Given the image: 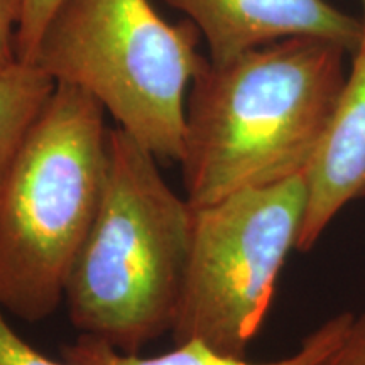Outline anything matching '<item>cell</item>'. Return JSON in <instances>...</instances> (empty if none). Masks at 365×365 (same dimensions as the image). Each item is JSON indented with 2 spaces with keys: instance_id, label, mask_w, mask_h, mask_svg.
Masks as SVG:
<instances>
[{
  "instance_id": "obj_1",
  "label": "cell",
  "mask_w": 365,
  "mask_h": 365,
  "mask_svg": "<svg viewBox=\"0 0 365 365\" xmlns=\"http://www.w3.org/2000/svg\"><path fill=\"white\" fill-rule=\"evenodd\" d=\"M346 56L331 41L291 38L207 59L186 100V200L203 207L304 175L344 88Z\"/></svg>"
},
{
  "instance_id": "obj_2",
  "label": "cell",
  "mask_w": 365,
  "mask_h": 365,
  "mask_svg": "<svg viewBox=\"0 0 365 365\" xmlns=\"http://www.w3.org/2000/svg\"><path fill=\"white\" fill-rule=\"evenodd\" d=\"M195 207L164 181L158 158L108 130L103 195L65 287L80 335L139 354L171 331L188 269Z\"/></svg>"
},
{
  "instance_id": "obj_3",
  "label": "cell",
  "mask_w": 365,
  "mask_h": 365,
  "mask_svg": "<svg viewBox=\"0 0 365 365\" xmlns=\"http://www.w3.org/2000/svg\"><path fill=\"white\" fill-rule=\"evenodd\" d=\"M108 127L97 100L56 83L0 195V304L39 322L56 312L102 202Z\"/></svg>"
},
{
  "instance_id": "obj_4",
  "label": "cell",
  "mask_w": 365,
  "mask_h": 365,
  "mask_svg": "<svg viewBox=\"0 0 365 365\" xmlns=\"http://www.w3.org/2000/svg\"><path fill=\"white\" fill-rule=\"evenodd\" d=\"M202 39L149 0H63L27 65L90 93L158 161L180 163L186 100L208 59Z\"/></svg>"
},
{
  "instance_id": "obj_5",
  "label": "cell",
  "mask_w": 365,
  "mask_h": 365,
  "mask_svg": "<svg viewBox=\"0 0 365 365\" xmlns=\"http://www.w3.org/2000/svg\"><path fill=\"white\" fill-rule=\"evenodd\" d=\"M307 210L304 175L235 191L195 207L193 235L171 333L245 357L271 307L287 255L298 250Z\"/></svg>"
},
{
  "instance_id": "obj_6",
  "label": "cell",
  "mask_w": 365,
  "mask_h": 365,
  "mask_svg": "<svg viewBox=\"0 0 365 365\" xmlns=\"http://www.w3.org/2000/svg\"><path fill=\"white\" fill-rule=\"evenodd\" d=\"M186 14L208 46V59L239 54L291 38L325 39L350 58L362 43V22L328 0H163Z\"/></svg>"
},
{
  "instance_id": "obj_7",
  "label": "cell",
  "mask_w": 365,
  "mask_h": 365,
  "mask_svg": "<svg viewBox=\"0 0 365 365\" xmlns=\"http://www.w3.org/2000/svg\"><path fill=\"white\" fill-rule=\"evenodd\" d=\"M304 185L301 252L314 247L346 205L365 196V44L352 56L339 102L304 171Z\"/></svg>"
},
{
  "instance_id": "obj_8",
  "label": "cell",
  "mask_w": 365,
  "mask_h": 365,
  "mask_svg": "<svg viewBox=\"0 0 365 365\" xmlns=\"http://www.w3.org/2000/svg\"><path fill=\"white\" fill-rule=\"evenodd\" d=\"M352 319V313L335 314L309 333L293 355L274 362H247L245 357L215 352L202 341H186L168 354L143 357L139 354L118 352L105 341L86 335L63 345L61 355L70 365H317L340 344Z\"/></svg>"
},
{
  "instance_id": "obj_9",
  "label": "cell",
  "mask_w": 365,
  "mask_h": 365,
  "mask_svg": "<svg viewBox=\"0 0 365 365\" xmlns=\"http://www.w3.org/2000/svg\"><path fill=\"white\" fill-rule=\"evenodd\" d=\"M54 88L56 81L34 65L19 61L0 71V195L27 132Z\"/></svg>"
},
{
  "instance_id": "obj_10",
  "label": "cell",
  "mask_w": 365,
  "mask_h": 365,
  "mask_svg": "<svg viewBox=\"0 0 365 365\" xmlns=\"http://www.w3.org/2000/svg\"><path fill=\"white\" fill-rule=\"evenodd\" d=\"M63 0H24L21 24L17 29V58L29 63L36 51L46 24Z\"/></svg>"
},
{
  "instance_id": "obj_11",
  "label": "cell",
  "mask_w": 365,
  "mask_h": 365,
  "mask_svg": "<svg viewBox=\"0 0 365 365\" xmlns=\"http://www.w3.org/2000/svg\"><path fill=\"white\" fill-rule=\"evenodd\" d=\"M4 313L6 309L0 304V365H70L38 352L12 330Z\"/></svg>"
},
{
  "instance_id": "obj_12",
  "label": "cell",
  "mask_w": 365,
  "mask_h": 365,
  "mask_svg": "<svg viewBox=\"0 0 365 365\" xmlns=\"http://www.w3.org/2000/svg\"><path fill=\"white\" fill-rule=\"evenodd\" d=\"M317 365H365V312L354 314L340 344Z\"/></svg>"
},
{
  "instance_id": "obj_13",
  "label": "cell",
  "mask_w": 365,
  "mask_h": 365,
  "mask_svg": "<svg viewBox=\"0 0 365 365\" xmlns=\"http://www.w3.org/2000/svg\"><path fill=\"white\" fill-rule=\"evenodd\" d=\"M24 0H0V71L19 63L17 29H19Z\"/></svg>"
},
{
  "instance_id": "obj_14",
  "label": "cell",
  "mask_w": 365,
  "mask_h": 365,
  "mask_svg": "<svg viewBox=\"0 0 365 365\" xmlns=\"http://www.w3.org/2000/svg\"><path fill=\"white\" fill-rule=\"evenodd\" d=\"M360 6H362V19H360V22H362V43H360V46L365 44V0H360Z\"/></svg>"
}]
</instances>
